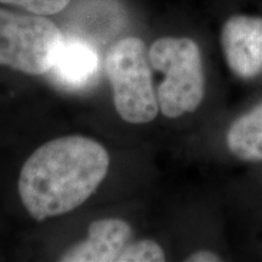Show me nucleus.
Instances as JSON below:
<instances>
[{"label":"nucleus","instance_id":"11","mask_svg":"<svg viewBox=\"0 0 262 262\" xmlns=\"http://www.w3.org/2000/svg\"><path fill=\"white\" fill-rule=\"evenodd\" d=\"M222 258L220 255L212 253V251L209 250H199L193 253L192 255L186 258V261H191V262H219L221 261Z\"/></svg>","mask_w":262,"mask_h":262},{"label":"nucleus","instance_id":"8","mask_svg":"<svg viewBox=\"0 0 262 262\" xmlns=\"http://www.w3.org/2000/svg\"><path fill=\"white\" fill-rule=\"evenodd\" d=\"M226 143L242 162H262V101L241 114L228 127Z\"/></svg>","mask_w":262,"mask_h":262},{"label":"nucleus","instance_id":"2","mask_svg":"<svg viewBox=\"0 0 262 262\" xmlns=\"http://www.w3.org/2000/svg\"><path fill=\"white\" fill-rule=\"evenodd\" d=\"M149 61L153 70L164 74L157 89L160 112L171 119L194 112L205 93L199 45L186 37L159 38L149 49Z\"/></svg>","mask_w":262,"mask_h":262},{"label":"nucleus","instance_id":"1","mask_svg":"<svg viewBox=\"0 0 262 262\" xmlns=\"http://www.w3.org/2000/svg\"><path fill=\"white\" fill-rule=\"evenodd\" d=\"M108 168L110 156L97 141L79 135L49 141L22 166V204L37 221L67 214L94 194Z\"/></svg>","mask_w":262,"mask_h":262},{"label":"nucleus","instance_id":"6","mask_svg":"<svg viewBox=\"0 0 262 262\" xmlns=\"http://www.w3.org/2000/svg\"><path fill=\"white\" fill-rule=\"evenodd\" d=\"M133 228L120 219H101L91 222L85 241L73 245L61 255L64 262L119 261L129 245Z\"/></svg>","mask_w":262,"mask_h":262},{"label":"nucleus","instance_id":"4","mask_svg":"<svg viewBox=\"0 0 262 262\" xmlns=\"http://www.w3.org/2000/svg\"><path fill=\"white\" fill-rule=\"evenodd\" d=\"M54 22L0 8V66L31 75L50 72L63 42Z\"/></svg>","mask_w":262,"mask_h":262},{"label":"nucleus","instance_id":"3","mask_svg":"<svg viewBox=\"0 0 262 262\" xmlns=\"http://www.w3.org/2000/svg\"><path fill=\"white\" fill-rule=\"evenodd\" d=\"M106 71L118 114L131 124L152 122L159 112L149 50L137 37L118 40L108 51Z\"/></svg>","mask_w":262,"mask_h":262},{"label":"nucleus","instance_id":"7","mask_svg":"<svg viewBox=\"0 0 262 262\" xmlns=\"http://www.w3.org/2000/svg\"><path fill=\"white\" fill-rule=\"evenodd\" d=\"M98 56L93 45L78 38L63 39L50 72L57 83L77 89L96 74Z\"/></svg>","mask_w":262,"mask_h":262},{"label":"nucleus","instance_id":"9","mask_svg":"<svg viewBox=\"0 0 262 262\" xmlns=\"http://www.w3.org/2000/svg\"><path fill=\"white\" fill-rule=\"evenodd\" d=\"M120 262H162L165 253L158 243L152 239H142L127 245L119 257Z\"/></svg>","mask_w":262,"mask_h":262},{"label":"nucleus","instance_id":"10","mask_svg":"<svg viewBox=\"0 0 262 262\" xmlns=\"http://www.w3.org/2000/svg\"><path fill=\"white\" fill-rule=\"evenodd\" d=\"M71 0H0V4L15 6L35 15H55L67 8Z\"/></svg>","mask_w":262,"mask_h":262},{"label":"nucleus","instance_id":"5","mask_svg":"<svg viewBox=\"0 0 262 262\" xmlns=\"http://www.w3.org/2000/svg\"><path fill=\"white\" fill-rule=\"evenodd\" d=\"M220 41L226 63L235 77L250 80L262 74V17L231 16L222 26Z\"/></svg>","mask_w":262,"mask_h":262}]
</instances>
